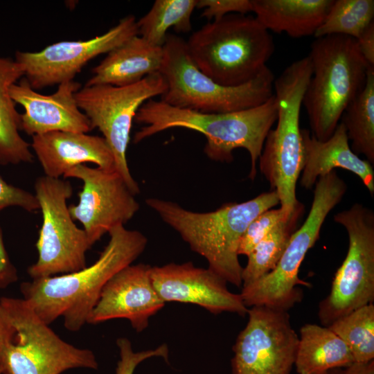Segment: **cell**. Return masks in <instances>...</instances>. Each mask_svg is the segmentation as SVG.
<instances>
[{
	"label": "cell",
	"mask_w": 374,
	"mask_h": 374,
	"mask_svg": "<svg viewBox=\"0 0 374 374\" xmlns=\"http://www.w3.org/2000/svg\"><path fill=\"white\" fill-rule=\"evenodd\" d=\"M252 12L268 31L293 38L314 35L334 0H251Z\"/></svg>",
	"instance_id": "7402d4cb"
},
{
	"label": "cell",
	"mask_w": 374,
	"mask_h": 374,
	"mask_svg": "<svg viewBox=\"0 0 374 374\" xmlns=\"http://www.w3.org/2000/svg\"><path fill=\"white\" fill-rule=\"evenodd\" d=\"M290 215L285 214L280 208H271L258 215L244 232L238 247V255L247 256L280 221Z\"/></svg>",
	"instance_id": "f546056e"
},
{
	"label": "cell",
	"mask_w": 374,
	"mask_h": 374,
	"mask_svg": "<svg viewBox=\"0 0 374 374\" xmlns=\"http://www.w3.org/2000/svg\"><path fill=\"white\" fill-rule=\"evenodd\" d=\"M163 58V46L151 44L136 35L107 53L92 69L93 76L85 86L110 84L123 87L159 72Z\"/></svg>",
	"instance_id": "44dd1931"
},
{
	"label": "cell",
	"mask_w": 374,
	"mask_h": 374,
	"mask_svg": "<svg viewBox=\"0 0 374 374\" xmlns=\"http://www.w3.org/2000/svg\"><path fill=\"white\" fill-rule=\"evenodd\" d=\"M326 374H374V360L367 363L354 362L346 367L332 369Z\"/></svg>",
	"instance_id": "8d00e7d4"
},
{
	"label": "cell",
	"mask_w": 374,
	"mask_h": 374,
	"mask_svg": "<svg viewBox=\"0 0 374 374\" xmlns=\"http://www.w3.org/2000/svg\"><path fill=\"white\" fill-rule=\"evenodd\" d=\"M11 206L19 207L28 212L39 209L35 194L8 184L0 176V211Z\"/></svg>",
	"instance_id": "d6a6232c"
},
{
	"label": "cell",
	"mask_w": 374,
	"mask_h": 374,
	"mask_svg": "<svg viewBox=\"0 0 374 374\" xmlns=\"http://www.w3.org/2000/svg\"><path fill=\"white\" fill-rule=\"evenodd\" d=\"M277 115L274 94L264 103L250 109L211 114L179 109L150 99L135 115L134 120L144 126L135 133L133 142L138 143L174 127L197 131L206 136L204 152L213 161L230 163L233 160L234 150L245 149L251 159L249 177L253 180L265 141Z\"/></svg>",
	"instance_id": "7a4b0ae2"
},
{
	"label": "cell",
	"mask_w": 374,
	"mask_h": 374,
	"mask_svg": "<svg viewBox=\"0 0 374 374\" xmlns=\"http://www.w3.org/2000/svg\"><path fill=\"white\" fill-rule=\"evenodd\" d=\"M314 186L309 213L292 234L276 267L242 286L240 294L247 308L262 305L288 312L303 299V290L299 286L311 287L310 283L299 278L300 267L308 251L319 239L326 218L347 190L345 181L336 170L319 177Z\"/></svg>",
	"instance_id": "ba28073f"
},
{
	"label": "cell",
	"mask_w": 374,
	"mask_h": 374,
	"mask_svg": "<svg viewBox=\"0 0 374 374\" xmlns=\"http://www.w3.org/2000/svg\"><path fill=\"white\" fill-rule=\"evenodd\" d=\"M347 345L354 362L374 360V305L362 306L329 326Z\"/></svg>",
	"instance_id": "83f0119b"
},
{
	"label": "cell",
	"mask_w": 374,
	"mask_h": 374,
	"mask_svg": "<svg viewBox=\"0 0 374 374\" xmlns=\"http://www.w3.org/2000/svg\"><path fill=\"white\" fill-rule=\"evenodd\" d=\"M373 18V0H334L314 36L339 35L357 39Z\"/></svg>",
	"instance_id": "f1b7e54d"
},
{
	"label": "cell",
	"mask_w": 374,
	"mask_h": 374,
	"mask_svg": "<svg viewBox=\"0 0 374 374\" xmlns=\"http://www.w3.org/2000/svg\"><path fill=\"white\" fill-rule=\"evenodd\" d=\"M301 132L303 147V166L300 178L301 187L311 189L319 177L336 168H341L357 175L371 195H373V166L352 150L343 123L339 122L331 136L323 141L317 139L307 129H301Z\"/></svg>",
	"instance_id": "ffe728a7"
},
{
	"label": "cell",
	"mask_w": 374,
	"mask_h": 374,
	"mask_svg": "<svg viewBox=\"0 0 374 374\" xmlns=\"http://www.w3.org/2000/svg\"><path fill=\"white\" fill-rule=\"evenodd\" d=\"M166 89V82L158 72L132 84L84 86L75 93L79 109L89 120L92 130L98 128L103 134L112 152L115 169L134 195L140 189L127 161L132 122L144 103L154 96H161Z\"/></svg>",
	"instance_id": "8fae6325"
},
{
	"label": "cell",
	"mask_w": 374,
	"mask_h": 374,
	"mask_svg": "<svg viewBox=\"0 0 374 374\" xmlns=\"http://www.w3.org/2000/svg\"><path fill=\"white\" fill-rule=\"evenodd\" d=\"M197 0H156L150 10L136 21L138 35L152 45L163 46L167 32L191 30L190 18Z\"/></svg>",
	"instance_id": "4316f807"
},
{
	"label": "cell",
	"mask_w": 374,
	"mask_h": 374,
	"mask_svg": "<svg viewBox=\"0 0 374 374\" xmlns=\"http://www.w3.org/2000/svg\"><path fill=\"white\" fill-rule=\"evenodd\" d=\"M340 122L346 127L351 149L374 164V68L367 74L364 87L344 110Z\"/></svg>",
	"instance_id": "484cf974"
},
{
	"label": "cell",
	"mask_w": 374,
	"mask_h": 374,
	"mask_svg": "<svg viewBox=\"0 0 374 374\" xmlns=\"http://www.w3.org/2000/svg\"><path fill=\"white\" fill-rule=\"evenodd\" d=\"M136 35V19L128 15L101 35L84 41L56 42L37 52L17 51L15 61L22 66L30 87L42 89L73 80L89 61L109 53Z\"/></svg>",
	"instance_id": "9a60e30c"
},
{
	"label": "cell",
	"mask_w": 374,
	"mask_h": 374,
	"mask_svg": "<svg viewBox=\"0 0 374 374\" xmlns=\"http://www.w3.org/2000/svg\"><path fill=\"white\" fill-rule=\"evenodd\" d=\"M186 43L199 69L227 87L258 76L267 66L275 48L269 31L255 17L238 13L208 22Z\"/></svg>",
	"instance_id": "5b68a950"
},
{
	"label": "cell",
	"mask_w": 374,
	"mask_h": 374,
	"mask_svg": "<svg viewBox=\"0 0 374 374\" xmlns=\"http://www.w3.org/2000/svg\"><path fill=\"white\" fill-rule=\"evenodd\" d=\"M353 363L347 345L328 327L306 323L301 328L294 362L298 374H326Z\"/></svg>",
	"instance_id": "603a6c76"
},
{
	"label": "cell",
	"mask_w": 374,
	"mask_h": 374,
	"mask_svg": "<svg viewBox=\"0 0 374 374\" xmlns=\"http://www.w3.org/2000/svg\"><path fill=\"white\" fill-rule=\"evenodd\" d=\"M109 234L107 244L92 265L72 273L21 284L23 299L45 323L49 325L62 317L68 330H80L87 323L106 283L132 265L148 244L141 232L123 225L114 227Z\"/></svg>",
	"instance_id": "6da1fadb"
},
{
	"label": "cell",
	"mask_w": 374,
	"mask_h": 374,
	"mask_svg": "<svg viewBox=\"0 0 374 374\" xmlns=\"http://www.w3.org/2000/svg\"><path fill=\"white\" fill-rule=\"evenodd\" d=\"M308 56L312 75L302 106L312 135L323 141L333 134L344 110L364 87L368 70L374 67L361 55L355 39L345 35L316 38Z\"/></svg>",
	"instance_id": "277c9868"
},
{
	"label": "cell",
	"mask_w": 374,
	"mask_h": 374,
	"mask_svg": "<svg viewBox=\"0 0 374 374\" xmlns=\"http://www.w3.org/2000/svg\"><path fill=\"white\" fill-rule=\"evenodd\" d=\"M13 330L3 317L0 310V371L4 359L6 349L12 339Z\"/></svg>",
	"instance_id": "d590c367"
},
{
	"label": "cell",
	"mask_w": 374,
	"mask_h": 374,
	"mask_svg": "<svg viewBox=\"0 0 374 374\" xmlns=\"http://www.w3.org/2000/svg\"><path fill=\"white\" fill-rule=\"evenodd\" d=\"M24 75L15 60L0 57V166L31 163L30 144L20 135L21 114L9 89Z\"/></svg>",
	"instance_id": "cb8c5ba5"
},
{
	"label": "cell",
	"mask_w": 374,
	"mask_h": 374,
	"mask_svg": "<svg viewBox=\"0 0 374 374\" xmlns=\"http://www.w3.org/2000/svg\"><path fill=\"white\" fill-rule=\"evenodd\" d=\"M303 211L304 206L299 202L292 213L280 221L247 256V262L242 272V286L258 280L276 267L297 229Z\"/></svg>",
	"instance_id": "d4e9b609"
},
{
	"label": "cell",
	"mask_w": 374,
	"mask_h": 374,
	"mask_svg": "<svg viewBox=\"0 0 374 374\" xmlns=\"http://www.w3.org/2000/svg\"><path fill=\"white\" fill-rule=\"evenodd\" d=\"M196 8L203 9L202 17L215 21L233 13L252 12V3L251 0H197Z\"/></svg>",
	"instance_id": "1f68e13d"
},
{
	"label": "cell",
	"mask_w": 374,
	"mask_h": 374,
	"mask_svg": "<svg viewBox=\"0 0 374 374\" xmlns=\"http://www.w3.org/2000/svg\"><path fill=\"white\" fill-rule=\"evenodd\" d=\"M34 189L42 223L35 244L38 258L27 270L30 277H48L84 268L86 253L93 245L69 212L67 200L73 194L71 183L44 175L35 180Z\"/></svg>",
	"instance_id": "30bf717a"
},
{
	"label": "cell",
	"mask_w": 374,
	"mask_h": 374,
	"mask_svg": "<svg viewBox=\"0 0 374 374\" xmlns=\"http://www.w3.org/2000/svg\"><path fill=\"white\" fill-rule=\"evenodd\" d=\"M17 271L12 263L4 244L0 226V288H6L17 280Z\"/></svg>",
	"instance_id": "836d02e7"
},
{
	"label": "cell",
	"mask_w": 374,
	"mask_h": 374,
	"mask_svg": "<svg viewBox=\"0 0 374 374\" xmlns=\"http://www.w3.org/2000/svg\"><path fill=\"white\" fill-rule=\"evenodd\" d=\"M80 88L79 82L66 81L58 84L53 94L44 95L33 89L25 78L11 85L9 93L12 99L24 109L20 130L31 136L54 131H91L89 120L75 98Z\"/></svg>",
	"instance_id": "ac0fdd59"
},
{
	"label": "cell",
	"mask_w": 374,
	"mask_h": 374,
	"mask_svg": "<svg viewBox=\"0 0 374 374\" xmlns=\"http://www.w3.org/2000/svg\"><path fill=\"white\" fill-rule=\"evenodd\" d=\"M247 314V325L232 348L231 374H291L299 336L288 312L260 305Z\"/></svg>",
	"instance_id": "4fadbf2b"
},
{
	"label": "cell",
	"mask_w": 374,
	"mask_h": 374,
	"mask_svg": "<svg viewBox=\"0 0 374 374\" xmlns=\"http://www.w3.org/2000/svg\"><path fill=\"white\" fill-rule=\"evenodd\" d=\"M150 278L159 297L166 302L200 306L218 314L227 312L244 317L248 308L240 294L231 292L227 282L208 268L192 262L151 267Z\"/></svg>",
	"instance_id": "2e32d148"
},
{
	"label": "cell",
	"mask_w": 374,
	"mask_h": 374,
	"mask_svg": "<svg viewBox=\"0 0 374 374\" xmlns=\"http://www.w3.org/2000/svg\"><path fill=\"white\" fill-rule=\"evenodd\" d=\"M145 203L179 234L192 251L206 260L208 269L240 287L243 269L238 258L241 238L253 219L280 204V201L276 191L271 190L206 213L191 211L177 203L154 197L148 198Z\"/></svg>",
	"instance_id": "3957f363"
},
{
	"label": "cell",
	"mask_w": 374,
	"mask_h": 374,
	"mask_svg": "<svg viewBox=\"0 0 374 374\" xmlns=\"http://www.w3.org/2000/svg\"><path fill=\"white\" fill-rule=\"evenodd\" d=\"M159 73L167 89L162 102L202 113H226L250 109L274 95V75L267 66L251 81L235 87L221 85L203 73L190 57L186 41L167 35Z\"/></svg>",
	"instance_id": "52a82bcc"
},
{
	"label": "cell",
	"mask_w": 374,
	"mask_h": 374,
	"mask_svg": "<svg viewBox=\"0 0 374 374\" xmlns=\"http://www.w3.org/2000/svg\"><path fill=\"white\" fill-rule=\"evenodd\" d=\"M0 310L13 330L1 374H61L71 368H98L91 350L62 339L23 298L1 297Z\"/></svg>",
	"instance_id": "9c48e42d"
},
{
	"label": "cell",
	"mask_w": 374,
	"mask_h": 374,
	"mask_svg": "<svg viewBox=\"0 0 374 374\" xmlns=\"http://www.w3.org/2000/svg\"><path fill=\"white\" fill-rule=\"evenodd\" d=\"M334 221L345 228L348 248L329 294L319 305L318 317L327 327L374 301V211L355 203L337 213Z\"/></svg>",
	"instance_id": "7c38bea8"
},
{
	"label": "cell",
	"mask_w": 374,
	"mask_h": 374,
	"mask_svg": "<svg viewBox=\"0 0 374 374\" xmlns=\"http://www.w3.org/2000/svg\"><path fill=\"white\" fill-rule=\"evenodd\" d=\"M120 359L117 363L115 374H134L138 365L152 357H161L168 361L169 349L163 343L154 349L139 352L134 351L131 341L126 337H119L116 340Z\"/></svg>",
	"instance_id": "4dcf8cb0"
},
{
	"label": "cell",
	"mask_w": 374,
	"mask_h": 374,
	"mask_svg": "<svg viewBox=\"0 0 374 374\" xmlns=\"http://www.w3.org/2000/svg\"><path fill=\"white\" fill-rule=\"evenodd\" d=\"M150 269L147 264H132L116 273L104 286L87 323L125 319L136 332L146 329L150 319L165 305L152 285Z\"/></svg>",
	"instance_id": "e0dca14e"
},
{
	"label": "cell",
	"mask_w": 374,
	"mask_h": 374,
	"mask_svg": "<svg viewBox=\"0 0 374 374\" xmlns=\"http://www.w3.org/2000/svg\"><path fill=\"white\" fill-rule=\"evenodd\" d=\"M355 40L364 59L374 67V21Z\"/></svg>",
	"instance_id": "e575fe53"
},
{
	"label": "cell",
	"mask_w": 374,
	"mask_h": 374,
	"mask_svg": "<svg viewBox=\"0 0 374 374\" xmlns=\"http://www.w3.org/2000/svg\"><path fill=\"white\" fill-rule=\"evenodd\" d=\"M64 177L83 183L78 204L69 208L73 220L82 224L92 245L114 227L124 226L139 209L135 195L116 169L80 164Z\"/></svg>",
	"instance_id": "5bb4252c"
},
{
	"label": "cell",
	"mask_w": 374,
	"mask_h": 374,
	"mask_svg": "<svg viewBox=\"0 0 374 374\" xmlns=\"http://www.w3.org/2000/svg\"><path fill=\"white\" fill-rule=\"evenodd\" d=\"M30 147L44 175L60 178L71 168L93 163L115 169L112 152L103 136L84 132L54 131L32 136Z\"/></svg>",
	"instance_id": "d6986e66"
},
{
	"label": "cell",
	"mask_w": 374,
	"mask_h": 374,
	"mask_svg": "<svg viewBox=\"0 0 374 374\" xmlns=\"http://www.w3.org/2000/svg\"><path fill=\"white\" fill-rule=\"evenodd\" d=\"M311 75L312 64L307 55L291 63L274 79L277 125L269 132L258 159L260 170L277 193L280 208L286 215L299 202L296 188L303 166L300 112Z\"/></svg>",
	"instance_id": "8992f818"
},
{
	"label": "cell",
	"mask_w": 374,
	"mask_h": 374,
	"mask_svg": "<svg viewBox=\"0 0 374 374\" xmlns=\"http://www.w3.org/2000/svg\"><path fill=\"white\" fill-rule=\"evenodd\" d=\"M0 374H1V371H0Z\"/></svg>",
	"instance_id": "74e56055"
}]
</instances>
